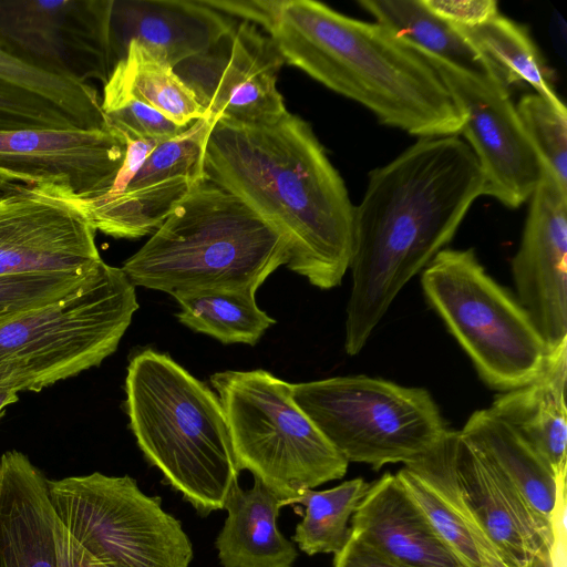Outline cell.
Wrapping results in <instances>:
<instances>
[{"instance_id": "6da1fadb", "label": "cell", "mask_w": 567, "mask_h": 567, "mask_svg": "<svg viewBox=\"0 0 567 567\" xmlns=\"http://www.w3.org/2000/svg\"><path fill=\"white\" fill-rule=\"evenodd\" d=\"M483 174L457 135L420 138L378 167L353 212L346 352L358 354L392 301L452 240Z\"/></svg>"}, {"instance_id": "7a4b0ae2", "label": "cell", "mask_w": 567, "mask_h": 567, "mask_svg": "<svg viewBox=\"0 0 567 567\" xmlns=\"http://www.w3.org/2000/svg\"><path fill=\"white\" fill-rule=\"evenodd\" d=\"M203 172L285 236L288 269L320 289L341 284L352 255L354 206L309 123L289 112L269 124L218 121Z\"/></svg>"}, {"instance_id": "3957f363", "label": "cell", "mask_w": 567, "mask_h": 567, "mask_svg": "<svg viewBox=\"0 0 567 567\" xmlns=\"http://www.w3.org/2000/svg\"><path fill=\"white\" fill-rule=\"evenodd\" d=\"M285 63L420 138L461 133L464 116L432 63L377 22L315 0H284L268 32Z\"/></svg>"}, {"instance_id": "277c9868", "label": "cell", "mask_w": 567, "mask_h": 567, "mask_svg": "<svg viewBox=\"0 0 567 567\" xmlns=\"http://www.w3.org/2000/svg\"><path fill=\"white\" fill-rule=\"evenodd\" d=\"M125 410L145 458L198 514L224 509L239 471L221 402L168 354L134 353Z\"/></svg>"}, {"instance_id": "5b68a950", "label": "cell", "mask_w": 567, "mask_h": 567, "mask_svg": "<svg viewBox=\"0 0 567 567\" xmlns=\"http://www.w3.org/2000/svg\"><path fill=\"white\" fill-rule=\"evenodd\" d=\"M289 261V244L239 197L203 179L121 269L135 287L171 296L255 290Z\"/></svg>"}, {"instance_id": "8992f818", "label": "cell", "mask_w": 567, "mask_h": 567, "mask_svg": "<svg viewBox=\"0 0 567 567\" xmlns=\"http://www.w3.org/2000/svg\"><path fill=\"white\" fill-rule=\"evenodd\" d=\"M138 309L135 286L103 264L84 289L0 322V388L39 392L99 367Z\"/></svg>"}, {"instance_id": "52a82bcc", "label": "cell", "mask_w": 567, "mask_h": 567, "mask_svg": "<svg viewBox=\"0 0 567 567\" xmlns=\"http://www.w3.org/2000/svg\"><path fill=\"white\" fill-rule=\"evenodd\" d=\"M210 383L239 472L249 471L282 501L346 475L349 462L296 403L291 383L261 369L217 372Z\"/></svg>"}, {"instance_id": "ba28073f", "label": "cell", "mask_w": 567, "mask_h": 567, "mask_svg": "<svg viewBox=\"0 0 567 567\" xmlns=\"http://www.w3.org/2000/svg\"><path fill=\"white\" fill-rule=\"evenodd\" d=\"M423 292L492 389L533 380L548 349L527 312L493 280L472 248H444L423 269Z\"/></svg>"}, {"instance_id": "9c48e42d", "label": "cell", "mask_w": 567, "mask_h": 567, "mask_svg": "<svg viewBox=\"0 0 567 567\" xmlns=\"http://www.w3.org/2000/svg\"><path fill=\"white\" fill-rule=\"evenodd\" d=\"M296 403L350 463H413L447 432L427 390L365 375L292 384Z\"/></svg>"}, {"instance_id": "30bf717a", "label": "cell", "mask_w": 567, "mask_h": 567, "mask_svg": "<svg viewBox=\"0 0 567 567\" xmlns=\"http://www.w3.org/2000/svg\"><path fill=\"white\" fill-rule=\"evenodd\" d=\"M48 485L62 525L106 566L189 567L193 546L181 522L131 476L94 472Z\"/></svg>"}, {"instance_id": "8fae6325", "label": "cell", "mask_w": 567, "mask_h": 567, "mask_svg": "<svg viewBox=\"0 0 567 567\" xmlns=\"http://www.w3.org/2000/svg\"><path fill=\"white\" fill-rule=\"evenodd\" d=\"M114 0H0V43L13 56L82 83L109 81Z\"/></svg>"}, {"instance_id": "7c38bea8", "label": "cell", "mask_w": 567, "mask_h": 567, "mask_svg": "<svg viewBox=\"0 0 567 567\" xmlns=\"http://www.w3.org/2000/svg\"><path fill=\"white\" fill-rule=\"evenodd\" d=\"M421 53L436 69L464 116L460 134L481 167L482 195L508 208L519 207L536 189L543 175V162L522 124L509 91L494 76L474 74Z\"/></svg>"}, {"instance_id": "4fadbf2b", "label": "cell", "mask_w": 567, "mask_h": 567, "mask_svg": "<svg viewBox=\"0 0 567 567\" xmlns=\"http://www.w3.org/2000/svg\"><path fill=\"white\" fill-rule=\"evenodd\" d=\"M284 63L269 35L240 21L174 71L215 123L259 125L288 112L277 87Z\"/></svg>"}, {"instance_id": "5bb4252c", "label": "cell", "mask_w": 567, "mask_h": 567, "mask_svg": "<svg viewBox=\"0 0 567 567\" xmlns=\"http://www.w3.org/2000/svg\"><path fill=\"white\" fill-rule=\"evenodd\" d=\"M125 153V138L111 126L0 130V186L93 197L112 187Z\"/></svg>"}, {"instance_id": "9a60e30c", "label": "cell", "mask_w": 567, "mask_h": 567, "mask_svg": "<svg viewBox=\"0 0 567 567\" xmlns=\"http://www.w3.org/2000/svg\"><path fill=\"white\" fill-rule=\"evenodd\" d=\"M96 230L79 207L29 187L0 195V275L80 270L102 261Z\"/></svg>"}, {"instance_id": "2e32d148", "label": "cell", "mask_w": 567, "mask_h": 567, "mask_svg": "<svg viewBox=\"0 0 567 567\" xmlns=\"http://www.w3.org/2000/svg\"><path fill=\"white\" fill-rule=\"evenodd\" d=\"M512 272L519 305L555 350L567 341V188L544 163Z\"/></svg>"}, {"instance_id": "e0dca14e", "label": "cell", "mask_w": 567, "mask_h": 567, "mask_svg": "<svg viewBox=\"0 0 567 567\" xmlns=\"http://www.w3.org/2000/svg\"><path fill=\"white\" fill-rule=\"evenodd\" d=\"M453 455L461 491L506 561L512 567L549 565L556 550V527L460 431H454Z\"/></svg>"}, {"instance_id": "ac0fdd59", "label": "cell", "mask_w": 567, "mask_h": 567, "mask_svg": "<svg viewBox=\"0 0 567 567\" xmlns=\"http://www.w3.org/2000/svg\"><path fill=\"white\" fill-rule=\"evenodd\" d=\"M454 431L422 458L404 465L396 478L446 546L465 567H512L481 524L458 485Z\"/></svg>"}, {"instance_id": "d6986e66", "label": "cell", "mask_w": 567, "mask_h": 567, "mask_svg": "<svg viewBox=\"0 0 567 567\" xmlns=\"http://www.w3.org/2000/svg\"><path fill=\"white\" fill-rule=\"evenodd\" d=\"M236 21L204 0L114 1L112 43L116 63L135 41L175 68L215 43Z\"/></svg>"}, {"instance_id": "ffe728a7", "label": "cell", "mask_w": 567, "mask_h": 567, "mask_svg": "<svg viewBox=\"0 0 567 567\" xmlns=\"http://www.w3.org/2000/svg\"><path fill=\"white\" fill-rule=\"evenodd\" d=\"M350 532L396 567H465L389 472L370 484Z\"/></svg>"}, {"instance_id": "44dd1931", "label": "cell", "mask_w": 567, "mask_h": 567, "mask_svg": "<svg viewBox=\"0 0 567 567\" xmlns=\"http://www.w3.org/2000/svg\"><path fill=\"white\" fill-rule=\"evenodd\" d=\"M48 480L16 450L0 457V567H58Z\"/></svg>"}, {"instance_id": "7402d4cb", "label": "cell", "mask_w": 567, "mask_h": 567, "mask_svg": "<svg viewBox=\"0 0 567 567\" xmlns=\"http://www.w3.org/2000/svg\"><path fill=\"white\" fill-rule=\"evenodd\" d=\"M567 341L548 352L528 383L497 395L488 410L511 426L553 470L566 478Z\"/></svg>"}, {"instance_id": "603a6c76", "label": "cell", "mask_w": 567, "mask_h": 567, "mask_svg": "<svg viewBox=\"0 0 567 567\" xmlns=\"http://www.w3.org/2000/svg\"><path fill=\"white\" fill-rule=\"evenodd\" d=\"M281 501L256 477L249 489L231 485L215 543L221 567H292L297 548L277 527Z\"/></svg>"}, {"instance_id": "cb8c5ba5", "label": "cell", "mask_w": 567, "mask_h": 567, "mask_svg": "<svg viewBox=\"0 0 567 567\" xmlns=\"http://www.w3.org/2000/svg\"><path fill=\"white\" fill-rule=\"evenodd\" d=\"M463 439L517 487L530 506L556 529L565 516L566 478L488 409L475 411L462 430Z\"/></svg>"}, {"instance_id": "d4e9b609", "label": "cell", "mask_w": 567, "mask_h": 567, "mask_svg": "<svg viewBox=\"0 0 567 567\" xmlns=\"http://www.w3.org/2000/svg\"><path fill=\"white\" fill-rule=\"evenodd\" d=\"M358 3L377 23L419 51L467 72L495 78L483 55L423 0H360Z\"/></svg>"}, {"instance_id": "484cf974", "label": "cell", "mask_w": 567, "mask_h": 567, "mask_svg": "<svg viewBox=\"0 0 567 567\" xmlns=\"http://www.w3.org/2000/svg\"><path fill=\"white\" fill-rule=\"evenodd\" d=\"M487 61L495 78L509 91L528 84L555 105H565L556 94L550 72L528 30L502 16L472 27L453 25Z\"/></svg>"}, {"instance_id": "4316f807", "label": "cell", "mask_w": 567, "mask_h": 567, "mask_svg": "<svg viewBox=\"0 0 567 567\" xmlns=\"http://www.w3.org/2000/svg\"><path fill=\"white\" fill-rule=\"evenodd\" d=\"M103 90L136 99L179 127H188L206 116L174 68L135 41L127 44L124 58L115 64Z\"/></svg>"}, {"instance_id": "83f0119b", "label": "cell", "mask_w": 567, "mask_h": 567, "mask_svg": "<svg viewBox=\"0 0 567 567\" xmlns=\"http://www.w3.org/2000/svg\"><path fill=\"white\" fill-rule=\"evenodd\" d=\"M255 290L200 289L173 297L179 306L178 320L189 329L221 343L254 346L276 320L256 302Z\"/></svg>"}, {"instance_id": "f1b7e54d", "label": "cell", "mask_w": 567, "mask_h": 567, "mask_svg": "<svg viewBox=\"0 0 567 567\" xmlns=\"http://www.w3.org/2000/svg\"><path fill=\"white\" fill-rule=\"evenodd\" d=\"M370 484L361 477L346 481L332 488L303 489L282 506L303 505L302 519L292 540L309 556L338 554L350 536L349 520L365 496Z\"/></svg>"}, {"instance_id": "f546056e", "label": "cell", "mask_w": 567, "mask_h": 567, "mask_svg": "<svg viewBox=\"0 0 567 567\" xmlns=\"http://www.w3.org/2000/svg\"><path fill=\"white\" fill-rule=\"evenodd\" d=\"M0 79L55 103L83 128L109 127L96 89L89 83L55 75L10 54L0 43Z\"/></svg>"}, {"instance_id": "4dcf8cb0", "label": "cell", "mask_w": 567, "mask_h": 567, "mask_svg": "<svg viewBox=\"0 0 567 567\" xmlns=\"http://www.w3.org/2000/svg\"><path fill=\"white\" fill-rule=\"evenodd\" d=\"M103 264L80 270L0 275V322L79 292L96 278Z\"/></svg>"}, {"instance_id": "1f68e13d", "label": "cell", "mask_w": 567, "mask_h": 567, "mask_svg": "<svg viewBox=\"0 0 567 567\" xmlns=\"http://www.w3.org/2000/svg\"><path fill=\"white\" fill-rule=\"evenodd\" d=\"M214 124L206 115L182 133L158 142L124 189L175 178L205 179L203 157Z\"/></svg>"}, {"instance_id": "d6a6232c", "label": "cell", "mask_w": 567, "mask_h": 567, "mask_svg": "<svg viewBox=\"0 0 567 567\" xmlns=\"http://www.w3.org/2000/svg\"><path fill=\"white\" fill-rule=\"evenodd\" d=\"M522 124L542 162L567 188V110L537 93L522 96L516 105Z\"/></svg>"}, {"instance_id": "836d02e7", "label": "cell", "mask_w": 567, "mask_h": 567, "mask_svg": "<svg viewBox=\"0 0 567 567\" xmlns=\"http://www.w3.org/2000/svg\"><path fill=\"white\" fill-rule=\"evenodd\" d=\"M83 128L55 103L0 79V130Z\"/></svg>"}, {"instance_id": "e575fe53", "label": "cell", "mask_w": 567, "mask_h": 567, "mask_svg": "<svg viewBox=\"0 0 567 567\" xmlns=\"http://www.w3.org/2000/svg\"><path fill=\"white\" fill-rule=\"evenodd\" d=\"M101 106L109 125L123 137L162 142L187 128L177 126L136 99L109 90H103Z\"/></svg>"}, {"instance_id": "d590c367", "label": "cell", "mask_w": 567, "mask_h": 567, "mask_svg": "<svg viewBox=\"0 0 567 567\" xmlns=\"http://www.w3.org/2000/svg\"><path fill=\"white\" fill-rule=\"evenodd\" d=\"M436 16L452 25L472 28L497 16L494 0H423Z\"/></svg>"}, {"instance_id": "8d00e7d4", "label": "cell", "mask_w": 567, "mask_h": 567, "mask_svg": "<svg viewBox=\"0 0 567 567\" xmlns=\"http://www.w3.org/2000/svg\"><path fill=\"white\" fill-rule=\"evenodd\" d=\"M214 10L230 18L261 27L267 33L274 25L284 0H204Z\"/></svg>"}, {"instance_id": "74e56055", "label": "cell", "mask_w": 567, "mask_h": 567, "mask_svg": "<svg viewBox=\"0 0 567 567\" xmlns=\"http://www.w3.org/2000/svg\"><path fill=\"white\" fill-rule=\"evenodd\" d=\"M54 539L56 546L58 567H109L85 550L54 517Z\"/></svg>"}, {"instance_id": "f35d334b", "label": "cell", "mask_w": 567, "mask_h": 567, "mask_svg": "<svg viewBox=\"0 0 567 567\" xmlns=\"http://www.w3.org/2000/svg\"><path fill=\"white\" fill-rule=\"evenodd\" d=\"M333 567H396L350 532L343 548L334 555Z\"/></svg>"}, {"instance_id": "ab89813d", "label": "cell", "mask_w": 567, "mask_h": 567, "mask_svg": "<svg viewBox=\"0 0 567 567\" xmlns=\"http://www.w3.org/2000/svg\"><path fill=\"white\" fill-rule=\"evenodd\" d=\"M19 401V393L9 388H0V420L4 415L7 406Z\"/></svg>"}]
</instances>
